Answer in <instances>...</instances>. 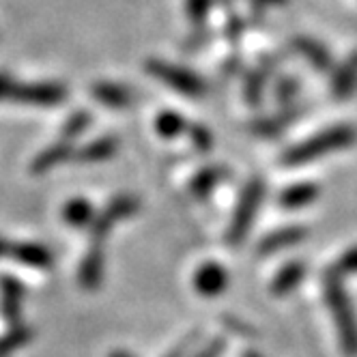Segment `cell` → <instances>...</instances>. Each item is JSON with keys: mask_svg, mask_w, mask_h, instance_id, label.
<instances>
[{"mask_svg": "<svg viewBox=\"0 0 357 357\" xmlns=\"http://www.w3.org/2000/svg\"><path fill=\"white\" fill-rule=\"evenodd\" d=\"M299 89H301V84L295 80V78H282L278 84H275V99L282 104V108L284 106H291L293 104V99L297 97V93H299Z\"/></svg>", "mask_w": 357, "mask_h": 357, "instance_id": "4316f807", "label": "cell"}, {"mask_svg": "<svg viewBox=\"0 0 357 357\" xmlns=\"http://www.w3.org/2000/svg\"><path fill=\"white\" fill-rule=\"evenodd\" d=\"M329 273H334L336 278H347V275H353V273H357V245L355 248H351V250H347L342 257L336 261V265H331L329 269H327Z\"/></svg>", "mask_w": 357, "mask_h": 357, "instance_id": "484cf974", "label": "cell"}, {"mask_svg": "<svg viewBox=\"0 0 357 357\" xmlns=\"http://www.w3.org/2000/svg\"><path fill=\"white\" fill-rule=\"evenodd\" d=\"M301 114H303L301 108H297V106H284L282 112H278L273 116H267V119H261V121L254 123V134L267 136V138L278 136L280 132H284L293 121H297Z\"/></svg>", "mask_w": 357, "mask_h": 357, "instance_id": "2e32d148", "label": "cell"}, {"mask_svg": "<svg viewBox=\"0 0 357 357\" xmlns=\"http://www.w3.org/2000/svg\"><path fill=\"white\" fill-rule=\"evenodd\" d=\"M284 3H287V0H252L250 5H252L254 9H265V7H271V5L278 7V5H284Z\"/></svg>", "mask_w": 357, "mask_h": 357, "instance_id": "836d02e7", "label": "cell"}, {"mask_svg": "<svg viewBox=\"0 0 357 357\" xmlns=\"http://www.w3.org/2000/svg\"><path fill=\"white\" fill-rule=\"evenodd\" d=\"M308 228L305 226H284V228H278V231L269 233L267 237L261 239L257 254L259 257H271V254H278L282 250H289L297 243H301L305 237H308Z\"/></svg>", "mask_w": 357, "mask_h": 357, "instance_id": "8992f818", "label": "cell"}, {"mask_svg": "<svg viewBox=\"0 0 357 357\" xmlns=\"http://www.w3.org/2000/svg\"><path fill=\"white\" fill-rule=\"evenodd\" d=\"M200 340H202V334L200 331H192L190 336H185L181 342H178L166 357H192L194 355V349L200 347Z\"/></svg>", "mask_w": 357, "mask_h": 357, "instance_id": "f1b7e54d", "label": "cell"}, {"mask_svg": "<svg viewBox=\"0 0 357 357\" xmlns=\"http://www.w3.org/2000/svg\"><path fill=\"white\" fill-rule=\"evenodd\" d=\"M13 86H15V82L11 80V75L0 73V99H9Z\"/></svg>", "mask_w": 357, "mask_h": 357, "instance_id": "d6a6232c", "label": "cell"}, {"mask_svg": "<svg viewBox=\"0 0 357 357\" xmlns=\"http://www.w3.org/2000/svg\"><path fill=\"white\" fill-rule=\"evenodd\" d=\"M265 181L259 176L250 178L243 188V194L237 202V209L233 213V220H231V226H228V233H226V241L228 245L233 248H239L245 237L250 235L252 231V224L257 220V213H259V207L265 198Z\"/></svg>", "mask_w": 357, "mask_h": 357, "instance_id": "3957f363", "label": "cell"}, {"mask_svg": "<svg viewBox=\"0 0 357 357\" xmlns=\"http://www.w3.org/2000/svg\"><path fill=\"white\" fill-rule=\"evenodd\" d=\"M357 91V50L351 52L336 69L331 73V97L344 101L349 97H353Z\"/></svg>", "mask_w": 357, "mask_h": 357, "instance_id": "9c48e42d", "label": "cell"}, {"mask_svg": "<svg viewBox=\"0 0 357 357\" xmlns=\"http://www.w3.org/2000/svg\"><path fill=\"white\" fill-rule=\"evenodd\" d=\"M211 5H213V0H188L185 11H188V17L194 26H202V22L207 20V15L211 11Z\"/></svg>", "mask_w": 357, "mask_h": 357, "instance_id": "83f0119b", "label": "cell"}, {"mask_svg": "<svg viewBox=\"0 0 357 357\" xmlns=\"http://www.w3.org/2000/svg\"><path fill=\"white\" fill-rule=\"evenodd\" d=\"M188 134H190L192 144H194L198 151H209V149L213 146V136H211V132L207 130V127H202V125H192V127H188Z\"/></svg>", "mask_w": 357, "mask_h": 357, "instance_id": "f546056e", "label": "cell"}, {"mask_svg": "<svg viewBox=\"0 0 357 357\" xmlns=\"http://www.w3.org/2000/svg\"><path fill=\"white\" fill-rule=\"evenodd\" d=\"M243 357H263V355H261L259 351H245Z\"/></svg>", "mask_w": 357, "mask_h": 357, "instance_id": "8d00e7d4", "label": "cell"}, {"mask_svg": "<svg viewBox=\"0 0 357 357\" xmlns=\"http://www.w3.org/2000/svg\"><path fill=\"white\" fill-rule=\"evenodd\" d=\"M9 252H11V243L7 239L0 237V259L3 257H9Z\"/></svg>", "mask_w": 357, "mask_h": 357, "instance_id": "e575fe53", "label": "cell"}, {"mask_svg": "<svg viewBox=\"0 0 357 357\" xmlns=\"http://www.w3.org/2000/svg\"><path fill=\"white\" fill-rule=\"evenodd\" d=\"M303 278H305V263L293 261L275 273L273 282H271V293L278 297L289 295L291 291H295L303 282Z\"/></svg>", "mask_w": 357, "mask_h": 357, "instance_id": "e0dca14e", "label": "cell"}, {"mask_svg": "<svg viewBox=\"0 0 357 357\" xmlns=\"http://www.w3.org/2000/svg\"><path fill=\"white\" fill-rule=\"evenodd\" d=\"M265 80L267 73L263 69H252L245 75V99L252 106H259L263 99V91H265Z\"/></svg>", "mask_w": 357, "mask_h": 357, "instance_id": "d4e9b609", "label": "cell"}, {"mask_svg": "<svg viewBox=\"0 0 357 357\" xmlns=\"http://www.w3.org/2000/svg\"><path fill=\"white\" fill-rule=\"evenodd\" d=\"M93 123L91 114L86 110H78V112H73L67 123L63 125V138L61 140H67V142H73V140H78L86 130H89V125Z\"/></svg>", "mask_w": 357, "mask_h": 357, "instance_id": "cb8c5ba5", "label": "cell"}, {"mask_svg": "<svg viewBox=\"0 0 357 357\" xmlns=\"http://www.w3.org/2000/svg\"><path fill=\"white\" fill-rule=\"evenodd\" d=\"M138 209H140L138 196H134V194H119V196H114L108 202V207L101 209V211H104L112 222H123V220H130L132 215H136Z\"/></svg>", "mask_w": 357, "mask_h": 357, "instance_id": "ffe728a7", "label": "cell"}, {"mask_svg": "<svg viewBox=\"0 0 357 357\" xmlns=\"http://www.w3.org/2000/svg\"><path fill=\"white\" fill-rule=\"evenodd\" d=\"M293 45H295L297 52H299L305 61H308L317 71L329 73L331 69H334V59H331L329 50H327L321 41L310 39V37H297V39L293 41Z\"/></svg>", "mask_w": 357, "mask_h": 357, "instance_id": "4fadbf2b", "label": "cell"}, {"mask_svg": "<svg viewBox=\"0 0 357 357\" xmlns=\"http://www.w3.org/2000/svg\"><path fill=\"white\" fill-rule=\"evenodd\" d=\"M323 295L327 310L336 323L338 340L347 357H357V314L353 308V301L342 284V280L334 273L325 271L323 278Z\"/></svg>", "mask_w": 357, "mask_h": 357, "instance_id": "7a4b0ae2", "label": "cell"}, {"mask_svg": "<svg viewBox=\"0 0 357 357\" xmlns=\"http://www.w3.org/2000/svg\"><path fill=\"white\" fill-rule=\"evenodd\" d=\"M108 357H136V355H132L130 351H123V349H116V351H112Z\"/></svg>", "mask_w": 357, "mask_h": 357, "instance_id": "d590c367", "label": "cell"}, {"mask_svg": "<svg viewBox=\"0 0 357 357\" xmlns=\"http://www.w3.org/2000/svg\"><path fill=\"white\" fill-rule=\"evenodd\" d=\"M226 351V340L224 338H213L211 342L202 344L198 353H194L192 357H222Z\"/></svg>", "mask_w": 357, "mask_h": 357, "instance_id": "4dcf8cb0", "label": "cell"}, {"mask_svg": "<svg viewBox=\"0 0 357 357\" xmlns=\"http://www.w3.org/2000/svg\"><path fill=\"white\" fill-rule=\"evenodd\" d=\"M33 338V329L26 325H17L13 329H9L5 336H0V357H9L13 355L17 349H22L29 340Z\"/></svg>", "mask_w": 357, "mask_h": 357, "instance_id": "7402d4cb", "label": "cell"}, {"mask_svg": "<svg viewBox=\"0 0 357 357\" xmlns=\"http://www.w3.org/2000/svg\"><path fill=\"white\" fill-rule=\"evenodd\" d=\"M9 257H13L20 265H26L33 269L52 267V252L41 243H15L11 245Z\"/></svg>", "mask_w": 357, "mask_h": 357, "instance_id": "5bb4252c", "label": "cell"}, {"mask_svg": "<svg viewBox=\"0 0 357 357\" xmlns=\"http://www.w3.org/2000/svg\"><path fill=\"white\" fill-rule=\"evenodd\" d=\"M91 93L99 104H104L106 108H116V110L130 108L134 101V93L130 89L123 84H114V82H99L93 86Z\"/></svg>", "mask_w": 357, "mask_h": 357, "instance_id": "9a60e30c", "label": "cell"}, {"mask_svg": "<svg viewBox=\"0 0 357 357\" xmlns=\"http://www.w3.org/2000/svg\"><path fill=\"white\" fill-rule=\"evenodd\" d=\"M155 130L164 138H176L183 132H188V121L176 112H162L155 119Z\"/></svg>", "mask_w": 357, "mask_h": 357, "instance_id": "603a6c76", "label": "cell"}, {"mask_svg": "<svg viewBox=\"0 0 357 357\" xmlns=\"http://www.w3.org/2000/svg\"><path fill=\"white\" fill-rule=\"evenodd\" d=\"M224 174H226V170H224V168H218V166H211V168L200 170V172L192 178V185H190L192 194H194L196 198H207V196L220 185V181L224 178Z\"/></svg>", "mask_w": 357, "mask_h": 357, "instance_id": "44dd1931", "label": "cell"}, {"mask_svg": "<svg viewBox=\"0 0 357 357\" xmlns=\"http://www.w3.org/2000/svg\"><path fill=\"white\" fill-rule=\"evenodd\" d=\"M245 31V22L239 15H231L226 22V37L228 41H237Z\"/></svg>", "mask_w": 357, "mask_h": 357, "instance_id": "1f68e13d", "label": "cell"}, {"mask_svg": "<svg viewBox=\"0 0 357 357\" xmlns=\"http://www.w3.org/2000/svg\"><path fill=\"white\" fill-rule=\"evenodd\" d=\"M119 151V140L112 136H101L82 149H75L73 153V162L78 164H99V162H108L114 158V153Z\"/></svg>", "mask_w": 357, "mask_h": 357, "instance_id": "8fae6325", "label": "cell"}, {"mask_svg": "<svg viewBox=\"0 0 357 357\" xmlns=\"http://www.w3.org/2000/svg\"><path fill=\"white\" fill-rule=\"evenodd\" d=\"M228 287V273L220 263H205L194 273V289L202 297H218Z\"/></svg>", "mask_w": 357, "mask_h": 357, "instance_id": "ba28073f", "label": "cell"}, {"mask_svg": "<svg viewBox=\"0 0 357 357\" xmlns=\"http://www.w3.org/2000/svg\"><path fill=\"white\" fill-rule=\"evenodd\" d=\"M104 267H106V254L104 245H89L84 259L78 269V282L86 291H95L101 280H104Z\"/></svg>", "mask_w": 357, "mask_h": 357, "instance_id": "30bf717a", "label": "cell"}, {"mask_svg": "<svg viewBox=\"0 0 357 357\" xmlns=\"http://www.w3.org/2000/svg\"><path fill=\"white\" fill-rule=\"evenodd\" d=\"M146 71L153 75V78H158L160 82H164L166 86H170L172 91L181 93L185 97H202L207 91L205 82L198 73L185 69V67H178V65H172V63H166V61H149L146 63Z\"/></svg>", "mask_w": 357, "mask_h": 357, "instance_id": "277c9868", "label": "cell"}, {"mask_svg": "<svg viewBox=\"0 0 357 357\" xmlns=\"http://www.w3.org/2000/svg\"><path fill=\"white\" fill-rule=\"evenodd\" d=\"M357 140V130L349 123H340L334 127H327L321 134L310 136L308 140H303L299 144H293L289 151H284V155L280 158V164L284 166H303L321 160L323 155L329 153L342 151L347 146H353Z\"/></svg>", "mask_w": 357, "mask_h": 357, "instance_id": "6da1fadb", "label": "cell"}, {"mask_svg": "<svg viewBox=\"0 0 357 357\" xmlns=\"http://www.w3.org/2000/svg\"><path fill=\"white\" fill-rule=\"evenodd\" d=\"M26 289L13 275H0V312L9 323H17Z\"/></svg>", "mask_w": 357, "mask_h": 357, "instance_id": "52a82bcc", "label": "cell"}, {"mask_svg": "<svg viewBox=\"0 0 357 357\" xmlns=\"http://www.w3.org/2000/svg\"><path fill=\"white\" fill-rule=\"evenodd\" d=\"M319 198V185L314 183H295L280 194V205L289 211L303 209Z\"/></svg>", "mask_w": 357, "mask_h": 357, "instance_id": "ac0fdd59", "label": "cell"}, {"mask_svg": "<svg viewBox=\"0 0 357 357\" xmlns=\"http://www.w3.org/2000/svg\"><path fill=\"white\" fill-rule=\"evenodd\" d=\"M11 101L26 106H39V108H52L59 106L67 99V89L56 82H43V84H15L11 95Z\"/></svg>", "mask_w": 357, "mask_h": 357, "instance_id": "5b68a950", "label": "cell"}, {"mask_svg": "<svg viewBox=\"0 0 357 357\" xmlns=\"http://www.w3.org/2000/svg\"><path fill=\"white\" fill-rule=\"evenodd\" d=\"M73 153H75V149L71 146V142L59 140V142L50 144L45 151L39 153V155L31 164V170L35 174H43V172L52 170V168H56V166H61L65 162H73Z\"/></svg>", "mask_w": 357, "mask_h": 357, "instance_id": "7c38bea8", "label": "cell"}, {"mask_svg": "<svg viewBox=\"0 0 357 357\" xmlns=\"http://www.w3.org/2000/svg\"><path fill=\"white\" fill-rule=\"evenodd\" d=\"M95 207L91 205L89 200L84 198H73L65 205V211H63V218L69 226L73 228H89L91 222L95 220Z\"/></svg>", "mask_w": 357, "mask_h": 357, "instance_id": "d6986e66", "label": "cell"}]
</instances>
